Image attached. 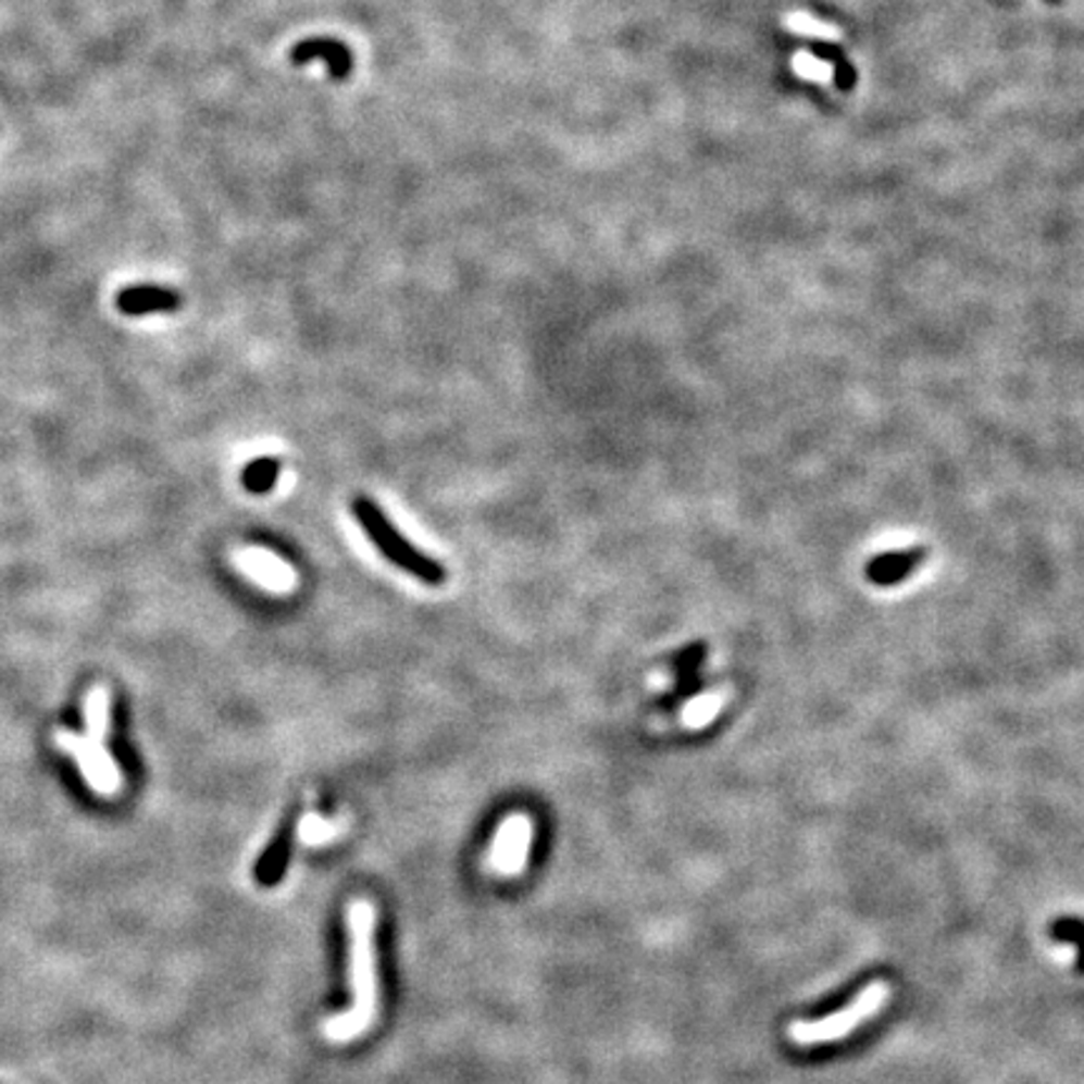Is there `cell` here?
I'll return each instance as SVG.
<instances>
[{
  "label": "cell",
  "instance_id": "1",
  "mask_svg": "<svg viewBox=\"0 0 1084 1084\" xmlns=\"http://www.w3.org/2000/svg\"><path fill=\"white\" fill-rule=\"evenodd\" d=\"M349 984L352 1007L324 1022V1037L329 1042H352L370 1030L377 1019V959H374V907L364 899L349 904Z\"/></svg>",
  "mask_w": 1084,
  "mask_h": 1084
},
{
  "label": "cell",
  "instance_id": "2",
  "mask_svg": "<svg viewBox=\"0 0 1084 1084\" xmlns=\"http://www.w3.org/2000/svg\"><path fill=\"white\" fill-rule=\"evenodd\" d=\"M352 512L360 527L370 535L374 548L393 562V565L402 568L404 573L418 577V581H422L425 585L445 583L447 570L443 562H437L435 558H429L427 552L414 548V545L399 533L393 520L387 518V512L382 510L377 502H372L370 497H354Z\"/></svg>",
  "mask_w": 1084,
  "mask_h": 1084
},
{
  "label": "cell",
  "instance_id": "3",
  "mask_svg": "<svg viewBox=\"0 0 1084 1084\" xmlns=\"http://www.w3.org/2000/svg\"><path fill=\"white\" fill-rule=\"evenodd\" d=\"M892 999V986L884 980L871 982L867 989H861L856 997L838 1012H831L821 1019H798L788 1026V1037L796 1042L798 1047H813V1045H828V1042H838L844 1037H849L851 1032L859 1030L863 1022H869L871 1017H876Z\"/></svg>",
  "mask_w": 1084,
  "mask_h": 1084
},
{
  "label": "cell",
  "instance_id": "4",
  "mask_svg": "<svg viewBox=\"0 0 1084 1084\" xmlns=\"http://www.w3.org/2000/svg\"><path fill=\"white\" fill-rule=\"evenodd\" d=\"M529 849H533V821L523 813H512L497 828L487 854V869L497 876H520L527 869Z\"/></svg>",
  "mask_w": 1084,
  "mask_h": 1084
},
{
  "label": "cell",
  "instance_id": "5",
  "mask_svg": "<svg viewBox=\"0 0 1084 1084\" xmlns=\"http://www.w3.org/2000/svg\"><path fill=\"white\" fill-rule=\"evenodd\" d=\"M86 721H88L86 746L88 751H91L96 769H99V773L103 776L105 788H109L111 796L116 794L121 784H124V776H121L116 761H113L109 748H105V738H109V728H111V696L103 686H96L91 688V693H88Z\"/></svg>",
  "mask_w": 1084,
  "mask_h": 1084
},
{
  "label": "cell",
  "instance_id": "6",
  "mask_svg": "<svg viewBox=\"0 0 1084 1084\" xmlns=\"http://www.w3.org/2000/svg\"><path fill=\"white\" fill-rule=\"evenodd\" d=\"M929 558V548L924 545H911V548L879 552L863 568V575L876 588H894L904 581H909L917 570L924 565Z\"/></svg>",
  "mask_w": 1084,
  "mask_h": 1084
},
{
  "label": "cell",
  "instance_id": "7",
  "mask_svg": "<svg viewBox=\"0 0 1084 1084\" xmlns=\"http://www.w3.org/2000/svg\"><path fill=\"white\" fill-rule=\"evenodd\" d=\"M239 565L247 570V573L254 577V581L259 583H264L266 588H274V590H289L291 585H295V573L284 565V562L272 556L269 550H259V548H247L244 552H239Z\"/></svg>",
  "mask_w": 1084,
  "mask_h": 1084
},
{
  "label": "cell",
  "instance_id": "8",
  "mask_svg": "<svg viewBox=\"0 0 1084 1084\" xmlns=\"http://www.w3.org/2000/svg\"><path fill=\"white\" fill-rule=\"evenodd\" d=\"M798 40H801V46L813 55V59L828 63V66L834 68V84L838 91L844 94L854 91L856 84H859V71H856L849 53H846L842 46L821 38H798Z\"/></svg>",
  "mask_w": 1084,
  "mask_h": 1084
},
{
  "label": "cell",
  "instance_id": "9",
  "mask_svg": "<svg viewBox=\"0 0 1084 1084\" xmlns=\"http://www.w3.org/2000/svg\"><path fill=\"white\" fill-rule=\"evenodd\" d=\"M291 61L295 63H309V61H324L329 66V73L334 78H345L349 71H352V55L337 40H307V43L297 46L291 51Z\"/></svg>",
  "mask_w": 1084,
  "mask_h": 1084
},
{
  "label": "cell",
  "instance_id": "10",
  "mask_svg": "<svg viewBox=\"0 0 1084 1084\" xmlns=\"http://www.w3.org/2000/svg\"><path fill=\"white\" fill-rule=\"evenodd\" d=\"M178 297L174 291L157 287H134L119 295V309L126 314H149V312H174Z\"/></svg>",
  "mask_w": 1084,
  "mask_h": 1084
},
{
  "label": "cell",
  "instance_id": "11",
  "mask_svg": "<svg viewBox=\"0 0 1084 1084\" xmlns=\"http://www.w3.org/2000/svg\"><path fill=\"white\" fill-rule=\"evenodd\" d=\"M55 746L63 748V751H68L73 758H76L80 773H84L86 781H88V784H91L94 790H99V794L109 796V788H105V781H103V776L99 773V769H96L91 751H88V746H86V738H80V736H76V733H71V731H55Z\"/></svg>",
  "mask_w": 1084,
  "mask_h": 1084
},
{
  "label": "cell",
  "instance_id": "12",
  "mask_svg": "<svg viewBox=\"0 0 1084 1084\" xmlns=\"http://www.w3.org/2000/svg\"><path fill=\"white\" fill-rule=\"evenodd\" d=\"M279 472H282V464L276 458H257L247 464V470H244V475H241V483L249 493L262 495V493L272 490V487L276 485Z\"/></svg>",
  "mask_w": 1084,
  "mask_h": 1084
},
{
  "label": "cell",
  "instance_id": "13",
  "mask_svg": "<svg viewBox=\"0 0 1084 1084\" xmlns=\"http://www.w3.org/2000/svg\"><path fill=\"white\" fill-rule=\"evenodd\" d=\"M287 859H289V838L287 836H279V838H274L272 846H269L266 854L259 859V867H257V879L262 884H274L276 879H279L284 874V869H287Z\"/></svg>",
  "mask_w": 1084,
  "mask_h": 1084
},
{
  "label": "cell",
  "instance_id": "14",
  "mask_svg": "<svg viewBox=\"0 0 1084 1084\" xmlns=\"http://www.w3.org/2000/svg\"><path fill=\"white\" fill-rule=\"evenodd\" d=\"M706 688H708V678L703 673L688 675V678H678V683H675L671 690L663 693V696L658 698V706L663 708V711H675V708L686 706L690 698H696L698 693H703Z\"/></svg>",
  "mask_w": 1084,
  "mask_h": 1084
},
{
  "label": "cell",
  "instance_id": "15",
  "mask_svg": "<svg viewBox=\"0 0 1084 1084\" xmlns=\"http://www.w3.org/2000/svg\"><path fill=\"white\" fill-rule=\"evenodd\" d=\"M708 653H711V648H708L706 640H693L690 646L681 648L678 653L671 658V671L675 678H688V675L700 673V668H703L708 660Z\"/></svg>",
  "mask_w": 1084,
  "mask_h": 1084
},
{
  "label": "cell",
  "instance_id": "16",
  "mask_svg": "<svg viewBox=\"0 0 1084 1084\" xmlns=\"http://www.w3.org/2000/svg\"><path fill=\"white\" fill-rule=\"evenodd\" d=\"M339 834V826L320 817H304L299 823V838L309 846H322Z\"/></svg>",
  "mask_w": 1084,
  "mask_h": 1084
},
{
  "label": "cell",
  "instance_id": "17",
  "mask_svg": "<svg viewBox=\"0 0 1084 1084\" xmlns=\"http://www.w3.org/2000/svg\"><path fill=\"white\" fill-rule=\"evenodd\" d=\"M1049 3H1051V5H1059V3H1062V0H1049Z\"/></svg>",
  "mask_w": 1084,
  "mask_h": 1084
}]
</instances>
